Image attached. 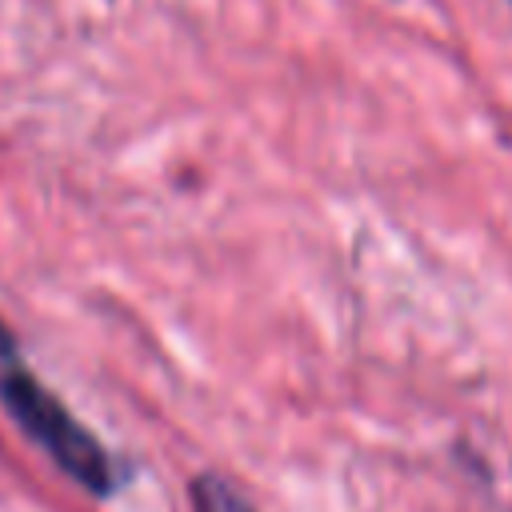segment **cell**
Listing matches in <instances>:
<instances>
[{"label": "cell", "instance_id": "1", "mask_svg": "<svg viewBox=\"0 0 512 512\" xmlns=\"http://www.w3.org/2000/svg\"><path fill=\"white\" fill-rule=\"evenodd\" d=\"M192 508L196 512H256L236 484H228L224 476H212V472L192 480Z\"/></svg>", "mask_w": 512, "mask_h": 512}, {"label": "cell", "instance_id": "2", "mask_svg": "<svg viewBox=\"0 0 512 512\" xmlns=\"http://www.w3.org/2000/svg\"><path fill=\"white\" fill-rule=\"evenodd\" d=\"M24 380H32V368L20 360V348H16L12 332H8V324L0 320V404H4Z\"/></svg>", "mask_w": 512, "mask_h": 512}]
</instances>
